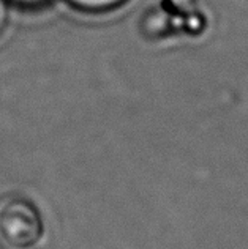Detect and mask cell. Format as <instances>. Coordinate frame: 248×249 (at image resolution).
Masks as SVG:
<instances>
[{
  "label": "cell",
  "instance_id": "3",
  "mask_svg": "<svg viewBox=\"0 0 248 249\" xmlns=\"http://www.w3.org/2000/svg\"><path fill=\"white\" fill-rule=\"evenodd\" d=\"M6 22H8V6L5 0H0V35L5 30Z\"/></svg>",
  "mask_w": 248,
  "mask_h": 249
},
{
  "label": "cell",
  "instance_id": "4",
  "mask_svg": "<svg viewBox=\"0 0 248 249\" xmlns=\"http://www.w3.org/2000/svg\"><path fill=\"white\" fill-rule=\"evenodd\" d=\"M16 2H21V3H25V5H35V3L44 2V0H16Z\"/></svg>",
  "mask_w": 248,
  "mask_h": 249
},
{
  "label": "cell",
  "instance_id": "1",
  "mask_svg": "<svg viewBox=\"0 0 248 249\" xmlns=\"http://www.w3.org/2000/svg\"><path fill=\"white\" fill-rule=\"evenodd\" d=\"M44 222L34 202L22 196L0 199V249H40Z\"/></svg>",
  "mask_w": 248,
  "mask_h": 249
},
{
  "label": "cell",
  "instance_id": "2",
  "mask_svg": "<svg viewBox=\"0 0 248 249\" xmlns=\"http://www.w3.org/2000/svg\"><path fill=\"white\" fill-rule=\"evenodd\" d=\"M68 2L86 11H106L122 5L125 0H68Z\"/></svg>",
  "mask_w": 248,
  "mask_h": 249
}]
</instances>
